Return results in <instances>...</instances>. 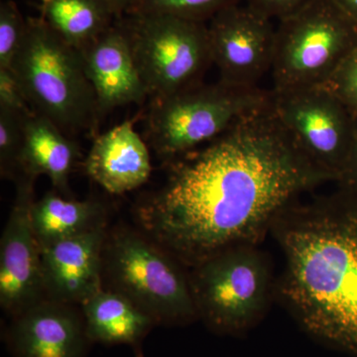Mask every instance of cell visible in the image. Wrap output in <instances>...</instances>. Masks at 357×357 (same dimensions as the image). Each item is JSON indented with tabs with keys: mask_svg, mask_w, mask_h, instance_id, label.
<instances>
[{
	"mask_svg": "<svg viewBox=\"0 0 357 357\" xmlns=\"http://www.w3.org/2000/svg\"><path fill=\"white\" fill-rule=\"evenodd\" d=\"M165 185L137 206L145 236L185 266L257 243L301 195L332 182L301 151L274 109L166 162Z\"/></svg>",
	"mask_w": 357,
	"mask_h": 357,
	"instance_id": "6da1fadb",
	"label": "cell"
},
{
	"mask_svg": "<svg viewBox=\"0 0 357 357\" xmlns=\"http://www.w3.org/2000/svg\"><path fill=\"white\" fill-rule=\"evenodd\" d=\"M272 229L284 255L280 295L312 338L357 357V199L289 204Z\"/></svg>",
	"mask_w": 357,
	"mask_h": 357,
	"instance_id": "7a4b0ae2",
	"label": "cell"
},
{
	"mask_svg": "<svg viewBox=\"0 0 357 357\" xmlns=\"http://www.w3.org/2000/svg\"><path fill=\"white\" fill-rule=\"evenodd\" d=\"M10 70L33 112L70 137L96 134L100 115L81 55L41 16L27 18L24 41Z\"/></svg>",
	"mask_w": 357,
	"mask_h": 357,
	"instance_id": "3957f363",
	"label": "cell"
},
{
	"mask_svg": "<svg viewBox=\"0 0 357 357\" xmlns=\"http://www.w3.org/2000/svg\"><path fill=\"white\" fill-rule=\"evenodd\" d=\"M273 102L271 89L203 82L150 100L144 139L160 158L170 161L208 144Z\"/></svg>",
	"mask_w": 357,
	"mask_h": 357,
	"instance_id": "277c9868",
	"label": "cell"
},
{
	"mask_svg": "<svg viewBox=\"0 0 357 357\" xmlns=\"http://www.w3.org/2000/svg\"><path fill=\"white\" fill-rule=\"evenodd\" d=\"M357 42V24L333 0H312L277 21L273 93L326 86Z\"/></svg>",
	"mask_w": 357,
	"mask_h": 357,
	"instance_id": "5b68a950",
	"label": "cell"
},
{
	"mask_svg": "<svg viewBox=\"0 0 357 357\" xmlns=\"http://www.w3.org/2000/svg\"><path fill=\"white\" fill-rule=\"evenodd\" d=\"M256 244L231 246L192 267L199 318L218 333L243 335L266 314L273 278L267 256Z\"/></svg>",
	"mask_w": 357,
	"mask_h": 357,
	"instance_id": "8992f818",
	"label": "cell"
},
{
	"mask_svg": "<svg viewBox=\"0 0 357 357\" xmlns=\"http://www.w3.org/2000/svg\"><path fill=\"white\" fill-rule=\"evenodd\" d=\"M172 255L145 234L119 230L105 243L103 273L112 290L132 301L155 321L199 318L189 275Z\"/></svg>",
	"mask_w": 357,
	"mask_h": 357,
	"instance_id": "52a82bcc",
	"label": "cell"
},
{
	"mask_svg": "<svg viewBox=\"0 0 357 357\" xmlns=\"http://www.w3.org/2000/svg\"><path fill=\"white\" fill-rule=\"evenodd\" d=\"M150 100L203 83L213 64L208 24L166 15L117 18Z\"/></svg>",
	"mask_w": 357,
	"mask_h": 357,
	"instance_id": "ba28073f",
	"label": "cell"
},
{
	"mask_svg": "<svg viewBox=\"0 0 357 357\" xmlns=\"http://www.w3.org/2000/svg\"><path fill=\"white\" fill-rule=\"evenodd\" d=\"M274 109L312 165L338 183L344 172L356 117L326 86L274 93Z\"/></svg>",
	"mask_w": 357,
	"mask_h": 357,
	"instance_id": "9c48e42d",
	"label": "cell"
},
{
	"mask_svg": "<svg viewBox=\"0 0 357 357\" xmlns=\"http://www.w3.org/2000/svg\"><path fill=\"white\" fill-rule=\"evenodd\" d=\"M206 24L218 81L244 88L261 86L273 62L274 21L241 2L220 11Z\"/></svg>",
	"mask_w": 357,
	"mask_h": 357,
	"instance_id": "30bf717a",
	"label": "cell"
},
{
	"mask_svg": "<svg viewBox=\"0 0 357 357\" xmlns=\"http://www.w3.org/2000/svg\"><path fill=\"white\" fill-rule=\"evenodd\" d=\"M36 178L21 174L0 241V305L14 317L46 299L41 248L32 225Z\"/></svg>",
	"mask_w": 357,
	"mask_h": 357,
	"instance_id": "8fae6325",
	"label": "cell"
},
{
	"mask_svg": "<svg viewBox=\"0 0 357 357\" xmlns=\"http://www.w3.org/2000/svg\"><path fill=\"white\" fill-rule=\"evenodd\" d=\"M105 222L41 248L46 299L82 305L102 287Z\"/></svg>",
	"mask_w": 357,
	"mask_h": 357,
	"instance_id": "7c38bea8",
	"label": "cell"
},
{
	"mask_svg": "<svg viewBox=\"0 0 357 357\" xmlns=\"http://www.w3.org/2000/svg\"><path fill=\"white\" fill-rule=\"evenodd\" d=\"M79 53L95 91L100 115L116 107L146 102V89L134 62L128 35L117 18Z\"/></svg>",
	"mask_w": 357,
	"mask_h": 357,
	"instance_id": "4fadbf2b",
	"label": "cell"
},
{
	"mask_svg": "<svg viewBox=\"0 0 357 357\" xmlns=\"http://www.w3.org/2000/svg\"><path fill=\"white\" fill-rule=\"evenodd\" d=\"M14 318L11 342L18 357H82L88 337L73 305L44 299Z\"/></svg>",
	"mask_w": 357,
	"mask_h": 357,
	"instance_id": "5bb4252c",
	"label": "cell"
},
{
	"mask_svg": "<svg viewBox=\"0 0 357 357\" xmlns=\"http://www.w3.org/2000/svg\"><path fill=\"white\" fill-rule=\"evenodd\" d=\"M84 170L105 191L122 195L147 182L152 171L149 148L144 138L126 121L105 133L96 135Z\"/></svg>",
	"mask_w": 357,
	"mask_h": 357,
	"instance_id": "9a60e30c",
	"label": "cell"
},
{
	"mask_svg": "<svg viewBox=\"0 0 357 357\" xmlns=\"http://www.w3.org/2000/svg\"><path fill=\"white\" fill-rule=\"evenodd\" d=\"M79 156L76 141L46 117L31 112L25 122L20 175H46L55 191L70 196V176Z\"/></svg>",
	"mask_w": 357,
	"mask_h": 357,
	"instance_id": "2e32d148",
	"label": "cell"
},
{
	"mask_svg": "<svg viewBox=\"0 0 357 357\" xmlns=\"http://www.w3.org/2000/svg\"><path fill=\"white\" fill-rule=\"evenodd\" d=\"M88 340L107 344H132L155 323L146 312L116 291L105 290L81 305Z\"/></svg>",
	"mask_w": 357,
	"mask_h": 357,
	"instance_id": "e0dca14e",
	"label": "cell"
},
{
	"mask_svg": "<svg viewBox=\"0 0 357 357\" xmlns=\"http://www.w3.org/2000/svg\"><path fill=\"white\" fill-rule=\"evenodd\" d=\"M31 218L41 248L105 222L103 208L98 202L65 199L57 191L48 192L34 202Z\"/></svg>",
	"mask_w": 357,
	"mask_h": 357,
	"instance_id": "ac0fdd59",
	"label": "cell"
},
{
	"mask_svg": "<svg viewBox=\"0 0 357 357\" xmlns=\"http://www.w3.org/2000/svg\"><path fill=\"white\" fill-rule=\"evenodd\" d=\"M45 22L79 51L114 24V14L98 0H50L42 6Z\"/></svg>",
	"mask_w": 357,
	"mask_h": 357,
	"instance_id": "d6986e66",
	"label": "cell"
},
{
	"mask_svg": "<svg viewBox=\"0 0 357 357\" xmlns=\"http://www.w3.org/2000/svg\"><path fill=\"white\" fill-rule=\"evenodd\" d=\"M241 2L243 0H134L126 14L173 16L208 23L220 11Z\"/></svg>",
	"mask_w": 357,
	"mask_h": 357,
	"instance_id": "ffe728a7",
	"label": "cell"
},
{
	"mask_svg": "<svg viewBox=\"0 0 357 357\" xmlns=\"http://www.w3.org/2000/svg\"><path fill=\"white\" fill-rule=\"evenodd\" d=\"M31 112L0 105V174L13 182L20 175L25 122Z\"/></svg>",
	"mask_w": 357,
	"mask_h": 357,
	"instance_id": "44dd1931",
	"label": "cell"
},
{
	"mask_svg": "<svg viewBox=\"0 0 357 357\" xmlns=\"http://www.w3.org/2000/svg\"><path fill=\"white\" fill-rule=\"evenodd\" d=\"M27 20L17 4L6 0L0 4V69H10L16 54L24 41Z\"/></svg>",
	"mask_w": 357,
	"mask_h": 357,
	"instance_id": "7402d4cb",
	"label": "cell"
},
{
	"mask_svg": "<svg viewBox=\"0 0 357 357\" xmlns=\"http://www.w3.org/2000/svg\"><path fill=\"white\" fill-rule=\"evenodd\" d=\"M324 86L333 91L357 117V42Z\"/></svg>",
	"mask_w": 357,
	"mask_h": 357,
	"instance_id": "603a6c76",
	"label": "cell"
},
{
	"mask_svg": "<svg viewBox=\"0 0 357 357\" xmlns=\"http://www.w3.org/2000/svg\"><path fill=\"white\" fill-rule=\"evenodd\" d=\"M312 0H243L256 13L273 21H279L297 13Z\"/></svg>",
	"mask_w": 357,
	"mask_h": 357,
	"instance_id": "cb8c5ba5",
	"label": "cell"
},
{
	"mask_svg": "<svg viewBox=\"0 0 357 357\" xmlns=\"http://www.w3.org/2000/svg\"><path fill=\"white\" fill-rule=\"evenodd\" d=\"M0 105L11 109L32 110L10 69H0Z\"/></svg>",
	"mask_w": 357,
	"mask_h": 357,
	"instance_id": "d4e9b609",
	"label": "cell"
},
{
	"mask_svg": "<svg viewBox=\"0 0 357 357\" xmlns=\"http://www.w3.org/2000/svg\"><path fill=\"white\" fill-rule=\"evenodd\" d=\"M337 184L340 188H344V189H357V117L354 124L351 152H349L344 172Z\"/></svg>",
	"mask_w": 357,
	"mask_h": 357,
	"instance_id": "484cf974",
	"label": "cell"
},
{
	"mask_svg": "<svg viewBox=\"0 0 357 357\" xmlns=\"http://www.w3.org/2000/svg\"><path fill=\"white\" fill-rule=\"evenodd\" d=\"M114 14L115 18H121L128 13L134 0H98Z\"/></svg>",
	"mask_w": 357,
	"mask_h": 357,
	"instance_id": "4316f807",
	"label": "cell"
},
{
	"mask_svg": "<svg viewBox=\"0 0 357 357\" xmlns=\"http://www.w3.org/2000/svg\"><path fill=\"white\" fill-rule=\"evenodd\" d=\"M340 10L357 24V0H333Z\"/></svg>",
	"mask_w": 357,
	"mask_h": 357,
	"instance_id": "83f0119b",
	"label": "cell"
},
{
	"mask_svg": "<svg viewBox=\"0 0 357 357\" xmlns=\"http://www.w3.org/2000/svg\"><path fill=\"white\" fill-rule=\"evenodd\" d=\"M342 189H344V188H342ZM347 190V191H349L351 192L352 195H354V197H356V199H357V189H344Z\"/></svg>",
	"mask_w": 357,
	"mask_h": 357,
	"instance_id": "f1b7e54d",
	"label": "cell"
},
{
	"mask_svg": "<svg viewBox=\"0 0 357 357\" xmlns=\"http://www.w3.org/2000/svg\"><path fill=\"white\" fill-rule=\"evenodd\" d=\"M42 1H43V3H45V2L50 1V0H42Z\"/></svg>",
	"mask_w": 357,
	"mask_h": 357,
	"instance_id": "f546056e",
	"label": "cell"
}]
</instances>
